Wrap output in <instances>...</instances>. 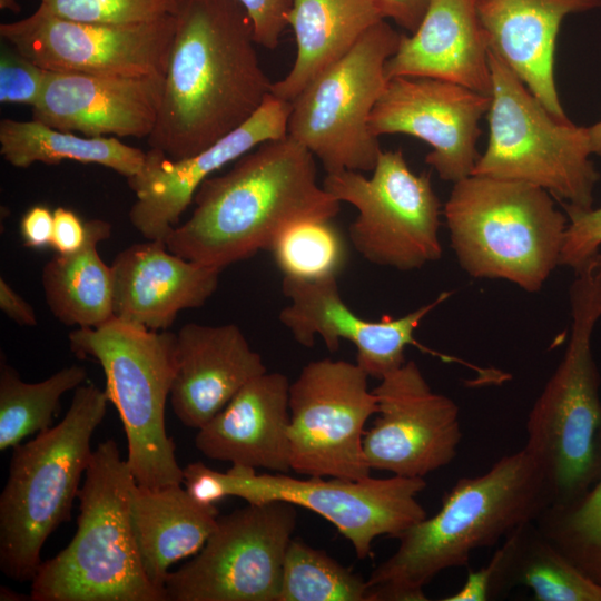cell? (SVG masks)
<instances>
[{
    "instance_id": "cell-17",
    "label": "cell",
    "mask_w": 601,
    "mask_h": 601,
    "mask_svg": "<svg viewBox=\"0 0 601 601\" xmlns=\"http://www.w3.org/2000/svg\"><path fill=\"white\" fill-rule=\"evenodd\" d=\"M491 96L428 77H394L386 81L370 117L374 136L404 134L431 147L425 162L443 180L472 175L479 159L480 120Z\"/></svg>"
},
{
    "instance_id": "cell-11",
    "label": "cell",
    "mask_w": 601,
    "mask_h": 601,
    "mask_svg": "<svg viewBox=\"0 0 601 601\" xmlns=\"http://www.w3.org/2000/svg\"><path fill=\"white\" fill-rule=\"evenodd\" d=\"M402 33L386 20L370 28L292 101L287 135L321 161L326 174L372 171L382 152L370 128L385 85V65Z\"/></svg>"
},
{
    "instance_id": "cell-27",
    "label": "cell",
    "mask_w": 601,
    "mask_h": 601,
    "mask_svg": "<svg viewBox=\"0 0 601 601\" xmlns=\"http://www.w3.org/2000/svg\"><path fill=\"white\" fill-rule=\"evenodd\" d=\"M382 20L376 0H292L288 26L295 36L296 57L287 75L272 83L270 93L292 102Z\"/></svg>"
},
{
    "instance_id": "cell-8",
    "label": "cell",
    "mask_w": 601,
    "mask_h": 601,
    "mask_svg": "<svg viewBox=\"0 0 601 601\" xmlns=\"http://www.w3.org/2000/svg\"><path fill=\"white\" fill-rule=\"evenodd\" d=\"M79 358L96 359L105 374L108 401L120 416L127 439V463L146 487L183 484L176 445L167 434L165 408L176 368V334L150 331L111 317L69 334Z\"/></svg>"
},
{
    "instance_id": "cell-42",
    "label": "cell",
    "mask_w": 601,
    "mask_h": 601,
    "mask_svg": "<svg viewBox=\"0 0 601 601\" xmlns=\"http://www.w3.org/2000/svg\"><path fill=\"white\" fill-rule=\"evenodd\" d=\"M431 0H376L385 20L391 19L408 33L421 23Z\"/></svg>"
},
{
    "instance_id": "cell-20",
    "label": "cell",
    "mask_w": 601,
    "mask_h": 601,
    "mask_svg": "<svg viewBox=\"0 0 601 601\" xmlns=\"http://www.w3.org/2000/svg\"><path fill=\"white\" fill-rule=\"evenodd\" d=\"M165 77L49 71L32 119L88 137L148 138L159 114Z\"/></svg>"
},
{
    "instance_id": "cell-36",
    "label": "cell",
    "mask_w": 601,
    "mask_h": 601,
    "mask_svg": "<svg viewBox=\"0 0 601 601\" xmlns=\"http://www.w3.org/2000/svg\"><path fill=\"white\" fill-rule=\"evenodd\" d=\"M48 72L6 43L0 53V102L32 108L42 95Z\"/></svg>"
},
{
    "instance_id": "cell-41",
    "label": "cell",
    "mask_w": 601,
    "mask_h": 601,
    "mask_svg": "<svg viewBox=\"0 0 601 601\" xmlns=\"http://www.w3.org/2000/svg\"><path fill=\"white\" fill-rule=\"evenodd\" d=\"M53 229V211L42 205L29 208L20 220L23 245L29 248L50 246Z\"/></svg>"
},
{
    "instance_id": "cell-35",
    "label": "cell",
    "mask_w": 601,
    "mask_h": 601,
    "mask_svg": "<svg viewBox=\"0 0 601 601\" xmlns=\"http://www.w3.org/2000/svg\"><path fill=\"white\" fill-rule=\"evenodd\" d=\"M39 6L73 21L130 24L175 16L180 0H39Z\"/></svg>"
},
{
    "instance_id": "cell-9",
    "label": "cell",
    "mask_w": 601,
    "mask_h": 601,
    "mask_svg": "<svg viewBox=\"0 0 601 601\" xmlns=\"http://www.w3.org/2000/svg\"><path fill=\"white\" fill-rule=\"evenodd\" d=\"M183 485L204 504L236 496L247 503L283 501L308 509L332 523L362 560L372 554L376 538L396 539L427 516L417 501L426 487L423 477L297 479L287 473L258 474L237 464L220 472L194 462L183 467Z\"/></svg>"
},
{
    "instance_id": "cell-19",
    "label": "cell",
    "mask_w": 601,
    "mask_h": 601,
    "mask_svg": "<svg viewBox=\"0 0 601 601\" xmlns=\"http://www.w3.org/2000/svg\"><path fill=\"white\" fill-rule=\"evenodd\" d=\"M282 290L289 304L279 312L278 318L298 344L313 347L318 336L327 349L335 352L341 339H346L356 347V363L368 376L378 380L406 362L404 353L408 345L421 347L415 331L451 296V292H442L432 302L401 317L370 321L346 305L337 278L300 280L283 277Z\"/></svg>"
},
{
    "instance_id": "cell-31",
    "label": "cell",
    "mask_w": 601,
    "mask_h": 601,
    "mask_svg": "<svg viewBox=\"0 0 601 601\" xmlns=\"http://www.w3.org/2000/svg\"><path fill=\"white\" fill-rule=\"evenodd\" d=\"M87 378L79 365L65 367L37 382L22 381L18 372L1 359L0 365V450L19 445L23 439L51 427L61 396Z\"/></svg>"
},
{
    "instance_id": "cell-1",
    "label": "cell",
    "mask_w": 601,
    "mask_h": 601,
    "mask_svg": "<svg viewBox=\"0 0 601 601\" xmlns=\"http://www.w3.org/2000/svg\"><path fill=\"white\" fill-rule=\"evenodd\" d=\"M235 0H180L150 149L190 157L248 120L270 93Z\"/></svg>"
},
{
    "instance_id": "cell-22",
    "label": "cell",
    "mask_w": 601,
    "mask_h": 601,
    "mask_svg": "<svg viewBox=\"0 0 601 601\" xmlns=\"http://www.w3.org/2000/svg\"><path fill=\"white\" fill-rule=\"evenodd\" d=\"M110 266L114 316L150 331H166L180 311L203 306L223 270L185 259L162 240L134 244Z\"/></svg>"
},
{
    "instance_id": "cell-33",
    "label": "cell",
    "mask_w": 601,
    "mask_h": 601,
    "mask_svg": "<svg viewBox=\"0 0 601 601\" xmlns=\"http://www.w3.org/2000/svg\"><path fill=\"white\" fill-rule=\"evenodd\" d=\"M277 601H368V585L324 551L293 539L284 558Z\"/></svg>"
},
{
    "instance_id": "cell-24",
    "label": "cell",
    "mask_w": 601,
    "mask_h": 601,
    "mask_svg": "<svg viewBox=\"0 0 601 601\" xmlns=\"http://www.w3.org/2000/svg\"><path fill=\"white\" fill-rule=\"evenodd\" d=\"M289 385L287 376L265 372L245 384L195 437L206 457L288 473Z\"/></svg>"
},
{
    "instance_id": "cell-12",
    "label": "cell",
    "mask_w": 601,
    "mask_h": 601,
    "mask_svg": "<svg viewBox=\"0 0 601 601\" xmlns=\"http://www.w3.org/2000/svg\"><path fill=\"white\" fill-rule=\"evenodd\" d=\"M323 187L356 208L348 238L367 262L408 272L441 258V201L430 175L412 171L401 149L382 150L371 177L331 173Z\"/></svg>"
},
{
    "instance_id": "cell-43",
    "label": "cell",
    "mask_w": 601,
    "mask_h": 601,
    "mask_svg": "<svg viewBox=\"0 0 601 601\" xmlns=\"http://www.w3.org/2000/svg\"><path fill=\"white\" fill-rule=\"evenodd\" d=\"M0 308L13 322L23 326H36L37 316L33 308L0 278Z\"/></svg>"
},
{
    "instance_id": "cell-15",
    "label": "cell",
    "mask_w": 601,
    "mask_h": 601,
    "mask_svg": "<svg viewBox=\"0 0 601 601\" xmlns=\"http://www.w3.org/2000/svg\"><path fill=\"white\" fill-rule=\"evenodd\" d=\"M176 14L158 20L107 24L58 17L41 6L0 24V36L48 71L121 77H165Z\"/></svg>"
},
{
    "instance_id": "cell-34",
    "label": "cell",
    "mask_w": 601,
    "mask_h": 601,
    "mask_svg": "<svg viewBox=\"0 0 601 601\" xmlns=\"http://www.w3.org/2000/svg\"><path fill=\"white\" fill-rule=\"evenodd\" d=\"M600 469L590 487L575 501L549 506L535 524L584 574L601 584V431Z\"/></svg>"
},
{
    "instance_id": "cell-32",
    "label": "cell",
    "mask_w": 601,
    "mask_h": 601,
    "mask_svg": "<svg viewBox=\"0 0 601 601\" xmlns=\"http://www.w3.org/2000/svg\"><path fill=\"white\" fill-rule=\"evenodd\" d=\"M333 219L296 223L275 239L269 252L283 277L300 280L338 278L347 265L348 247L345 235Z\"/></svg>"
},
{
    "instance_id": "cell-25",
    "label": "cell",
    "mask_w": 601,
    "mask_h": 601,
    "mask_svg": "<svg viewBox=\"0 0 601 601\" xmlns=\"http://www.w3.org/2000/svg\"><path fill=\"white\" fill-rule=\"evenodd\" d=\"M385 76L435 78L491 96L489 43L476 0H431L416 30L402 33Z\"/></svg>"
},
{
    "instance_id": "cell-44",
    "label": "cell",
    "mask_w": 601,
    "mask_h": 601,
    "mask_svg": "<svg viewBox=\"0 0 601 601\" xmlns=\"http://www.w3.org/2000/svg\"><path fill=\"white\" fill-rule=\"evenodd\" d=\"M587 128L591 154L601 156V121Z\"/></svg>"
},
{
    "instance_id": "cell-23",
    "label": "cell",
    "mask_w": 601,
    "mask_h": 601,
    "mask_svg": "<svg viewBox=\"0 0 601 601\" xmlns=\"http://www.w3.org/2000/svg\"><path fill=\"white\" fill-rule=\"evenodd\" d=\"M601 7V0H476L489 49L551 115L568 120L555 86L554 52L564 18Z\"/></svg>"
},
{
    "instance_id": "cell-28",
    "label": "cell",
    "mask_w": 601,
    "mask_h": 601,
    "mask_svg": "<svg viewBox=\"0 0 601 601\" xmlns=\"http://www.w3.org/2000/svg\"><path fill=\"white\" fill-rule=\"evenodd\" d=\"M85 245L71 254H57L43 267L41 283L46 302L62 324L98 327L114 317L111 266L99 256L97 246L111 235L102 219L86 220Z\"/></svg>"
},
{
    "instance_id": "cell-10",
    "label": "cell",
    "mask_w": 601,
    "mask_h": 601,
    "mask_svg": "<svg viewBox=\"0 0 601 601\" xmlns=\"http://www.w3.org/2000/svg\"><path fill=\"white\" fill-rule=\"evenodd\" d=\"M489 60V139L472 174L524 181L564 207L591 208L600 175L590 159L588 128L551 115L490 49Z\"/></svg>"
},
{
    "instance_id": "cell-38",
    "label": "cell",
    "mask_w": 601,
    "mask_h": 601,
    "mask_svg": "<svg viewBox=\"0 0 601 601\" xmlns=\"http://www.w3.org/2000/svg\"><path fill=\"white\" fill-rule=\"evenodd\" d=\"M245 11L255 42L275 49L288 26L292 0H235Z\"/></svg>"
},
{
    "instance_id": "cell-40",
    "label": "cell",
    "mask_w": 601,
    "mask_h": 601,
    "mask_svg": "<svg viewBox=\"0 0 601 601\" xmlns=\"http://www.w3.org/2000/svg\"><path fill=\"white\" fill-rule=\"evenodd\" d=\"M87 224L76 213L63 207L53 210L50 247L57 254H71L79 250L87 242Z\"/></svg>"
},
{
    "instance_id": "cell-37",
    "label": "cell",
    "mask_w": 601,
    "mask_h": 601,
    "mask_svg": "<svg viewBox=\"0 0 601 601\" xmlns=\"http://www.w3.org/2000/svg\"><path fill=\"white\" fill-rule=\"evenodd\" d=\"M568 217L560 266L579 269L601 247V207L578 209L564 207Z\"/></svg>"
},
{
    "instance_id": "cell-3",
    "label": "cell",
    "mask_w": 601,
    "mask_h": 601,
    "mask_svg": "<svg viewBox=\"0 0 601 601\" xmlns=\"http://www.w3.org/2000/svg\"><path fill=\"white\" fill-rule=\"evenodd\" d=\"M552 501L541 467L524 447L479 476L460 479L437 513L396 538V551L366 580L368 601L427 600L424 587L435 575L466 565L473 551L535 521Z\"/></svg>"
},
{
    "instance_id": "cell-26",
    "label": "cell",
    "mask_w": 601,
    "mask_h": 601,
    "mask_svg": "<svg viewBox=\"0 0 601 601\" xmlns=\"http://www.w3.org/2000/svg\"><path fill=\"white\" fill-rule=\"evenodd\" d=\"M130 509L144 570L164 593L169 566L203 549L219 513L214 504L191 497L183 484L146 487L136 483Z\"/></svg>"
},
{
    "instance_id": "cell-13",
    "label": "cell",
    "mask_w": 601,
    "mask_h": 601,
    "mask_svg": "<svg viewBox=\"0 0 601 601\" xmlns=\"http://www.w3.org/2000/svg\"><path fill=\"white\" fill-rule=\"evenodd\" d=\"M296 522L295 505L283 501L218 516L203 549L168 572L166 601H277Z\"/></svg>"
},
{
    "instance_id": "cell-18",
    "label": "cell",
    "mask_w": 601,
    "mask_h": 601,
    "mask_svg": "<svg viewBox=\"0 0 601 601\" xmlns=\"http://www.w3.org/2000/svg\"><path fill=\"white\" fill-rule=\"evenodd\" d=\"M290 109V101L269 93L248 120L190 157L171 159L149 149L141 170L127 178L136 196L131 225L147 240L165 242L206 179L260 144L287 136Z\"/></svg>"
},
{
    "instance_id": "cell-4",
    "label": "cell",
    "mask_w": 601,
    "mask_h": 601,
    "mask_svg": "<svg viewBox=\"0 0 601 601\" xmlns=\"http://www.w3.org/2000/svg\"><path fill=\"white\" fill-rule=\"evenodd\" d=\"M135 484L117 442L99 443L78 492L76 533L41 562L31 580V600L165 601L139 555L130 509Z\"/></svg>"
},
{
    "instance_id": "cell-21",
    "label": "cell",
    "mask_w": 601,
    "mask_h": 601,
    "mask_svg": "<svg viewBox=\"0 0 601 601\" xmlns=\"http://www.w3.org/2000/svg\"><path fill=\"white\" fill-rule=\"evenodd\" d=\"M265 372L260 354L237 325L188 323L176 334L173 412L185 426L199 430Z\"/></svg>"
},
{
    "instance_id": "cell-5",
    "label": "cell",
    "mask_w": 601,
    "mask_h": 601,
    "mask_svg": "<svg viewBox=\"0 0 601 601\" xmlns=\"http://www.w3.org/2000/svg\"><path fill=\"white\" fill-rule=\"evenodd\" d=\"M571 334L564 355L533 404L523 446L541 467L552 505L579 499L600 469L601 401L592 332L601 316V254L574 270Z\"/></svg>"
},
{
    "instance_id": "cell-7",
    "label": "cell",
    "mask_w": 601,
    "mask_h": 601,
    "mask_svg": "<svg viewBox=\"0 0 601 601\" xmlns=\"http://www.w3.org/2000/svg\"><path fill=\"white\" fill-rule=\"evenodd\" d=\"M108 402L105 390L80 385L56 426L13 447L0 495V569L9 579L31 581L46 540L70 519Z\"/></svg>"
},
{
    "instance_id": "cell-45",
    "label": "cell",
    "mask_w": 601,
    "mask_h": 601,
    "mask_svg": "<svg viewBox=\"0 0 601 601\" xmlns=\"http://www.w3.org/2000/svg\"><path fill=\"white\" fill-rule=\"evenodd\" d=\"M0 9L18 13L20 11V4L18 0H0Z\"/></svg>"
},
{
    "instance_id": "cell-2",
    "label": "cell",
    "mask_w": 601,
    "mask_h": 601,
    "mask_svg": "<svg viewBox=\"0 0 601 601\" xmlns=\"http://www.w3.org/2000/svg\"><path fill=\"white\" fill-rule=\"evenodd\" d=\"M190 217L165 240L167 248L224 269L269 250L289 226L335 218L341 203L317 181L316 158L288 135L260 144L225 174L206 179Z\"/></svg>"
},
{
    "instance_id": "cell-6",
    "label": "cell",
    "mask_w": 601,
    "mask_h": 601,
    "mask_svg": "<svg viewBox=\"0 0 601 601\" xmlns=\"http://www.w3.org/2000/svg\"><path fill=\"white\" fill-rule=\"evenodd\" d=\"M443 215L455 257L474 278L538 293L560 266L568 217L539 186L472 174L453 184Z\"/></svg>"
},
{
    "instance_id": "cell-16",
    "label": "cell",
    "mask_w": 601,
    "mask_h": 601,
    "mask_svg": "<svg viewBox=\"0 0 601 601\" xmlns=\"http://www.w3.org/2000/svg\"><path fill=\"white\" fill-rule=\"evenodd\" d=\"M373 392L376 417L363 439L371 470L424 479L454 460L462 440L459 406L431 388L414 361L380 378Z\"/></svg>"
},
{
    "instance_id": "cell-14",
    "label": "cell",
    "mask_w": 601,
    "mask_h": 601,
    "mask_svg": "<svg viewBox=\"0 0 601 601\" xmlns=\"http://www.w3.org/2000/svg\"><path fill=\"white\" fill-rule=\"evenodd\" d=\"M368 375L357 364L323 358L307 363L289 385L290 471L317 477L371 475L363 439L377 411Z\"/></svg>"
},
{
    "instance_id": "cell-39",
    "label": "cell",
    "mask_w": 601,
    "mask_h": 601,
    "mask_svg": "<svg viewBox=\"0 0 601 601\" xmlns=\"http://www.w3.org/2000/svg\"><path fill=\"white\" fill-rule=\"evenodd\" d=\"M505 590L504 562L501 549L494 553L490 562L475 571H469L462 588L443 598V601H486Z\"/></svg>"
},
{
    "instance_id": "cell-29",
    "label": "cell",
    "mask_w": 601,
    "mask_h": 601,
    "mask_svg": "<svg viewBox=\"0 0 601 601\" xmlns=\"http://www.w3.org/2000/svg\"><path fill=\"white\" fill-rule=\"evenodd\" d=\"M0 154L16 168L72 160L100 165L126 178L137 175L146 158L145 151L116 137H81L35 119L10 118L0 121Z\"/></svg>"
},
{
    "instance_id": "cell-30",
    "label": "cell",
    "mask_w": 601,
    "mask_h": 601,
    "mask_svg": "<svg viewBox=\"0 0 601 601\" xmlns=\"http://www.w3.org/2000/svg\"><path fill=\"white\" fill-rule=\"evenodd\" d=\"M500 548L505 589L524 585L538 601H601V584L545 538L535 521L519 526Z\"/></svg>"
}]
</instances>
